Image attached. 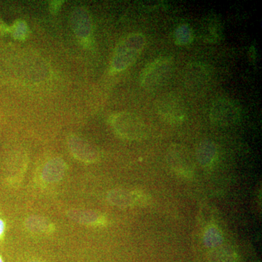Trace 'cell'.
I'll use <instances>...</instances> for the list:
<instances>
[{
  "mask_svg": "<svg viewBox=\"0 0 262 262\" xmlns=\"http://www.w3.org/2000/svg\"><path fill=\"white\" fill-rule=\"evenodd\" d=\"M146 45V38L141 33H133L117 45L113 60L114 72H122L130 67L140 56Z\"/></svg>",
  "mask_w": 262,
  "mask_h": 262,
  "instance_id": "6da1fadb",
  "label": "cell"
},
{
  "mask_svg": "<svg viewBox=\"0 0 262 262\" xmlns=\"http://www.w3.org/2000/svg\"><path fill=\"white\" fill-rule=\"evenodd\" d=\"M111 124L114 130L125 139L137 140L145 135L144 122L132 113H120L113 115Z\"/></svg>",
  "mask_w": 262,
  "mask_h": 262,
  "instance_id": "277c9868",
  "label": "cell"
},
{
  "mask_svg": "<svg viewBox=\"0 0 262 262\" xmlns=\"http://www.w3.org/2000/svg\"><path fill=\"white\" fill-rule=\"evenodd\" d=\"M72 29L77 37L88 39L93 31L92 20L89 11L84 8H75L70 17Z\"/></svg>",
  "mask_w": 262,
  "mask_h": 262,
  "instance_id": "ba28073f",
  "label": "cell"
},
{
  "mask_svg": "<svg viewBox=\"0 0 262 262\" xmlns=\"http://www.w3.org/2000/svg\"><path fill=\"white\" fill-rule=\"evenodd\" d=\"M29 34V27L25 21L20 20V21L17 22L13 27V35L16 39L24 40L28 37Z\"/></svg>",
  "mask_w": 262,
  "mask_h": 262,
  "instance_id": "ac0fdd59",
  "label": "cell"
},
{
  "mask_svg": "<svg viewBox=\"0 0 262 262\" xmlns=\"http://www.w3.org/2000/svg\"><path fill=\"white\" fill-rule=\"evenodd\" d=\"M216 147L213 142L205 141L201 142L196 150V158L202 166H209L216 157Z\"/></svg>",
  "mask_w": 262,
  "mask_h": 262,
  "instance_id": "8fae6325",
  "label": "cell"
},
{
  "mask_svg": "<svg viewBox=\"0 0 262 262\" xmlns=\"http://www.w3.org/2000/svg\"><path fill=\"white\" fill-rule=\"evenodd\" d=\"M108 201L114 206L120 208H127L134 206L139 199L136 192H130L126 189H113L108 192Z\"/></svg>",
  "mask_w": 262,
  "mask_h": 262,
  "instance_id": "30bf717a",
  "label": "cell"
},
{
  "mask_svg": "<svg viewBox=\"0 0 262 262\" xmlns=\"http://www.w3.org/2000/svg\"><path fill=\"white\" fill-rule=\"evenodd\" d=\"M63 1H53L50 4V10L52 13H58L59 10L61 9V5H63Z\"/></svg>",
  "mask_w": 262,
  "mask_h": 262,
  "instance_id": "d6986e66",
  "label": "cell"
},
{
  "mask_svg": "<svg viewBox=\"0 0 262 262\" xmlns=\"http://www.w3.org/2000/svg\"><path fill=\"white\" fill-rule=\"evenodd\" d=\"M175 37L179 45H187L192 40V32L188 26H181L177 29Z\"/></svg>",
  "mask_w": 262,
  "mask_h": 262,
  "instance_id": "e0dca14e",
  "label": "cell"
},
{
  "mask_svg": "<svg viewBox=\"0 0 262 262\" xmlns=\"http://www.w3.org/2000/svg\"><path fill=\"white\" fill-rule=\"evenodd\" d=\"M208 258L209 262H237V255L234 250L224 245L211 249Z\"/></svg>",
  "mask_w": 262,
  "mask_h": 262,
  "instance_id": "4fadbf2b",
  "label": "cell"
},
{
  "mask_svg": "<svg viewBox=\"0 0 262 262\" xmlns=\"http://www.w3.org/2000/svg\"><path fill=\"white\" fill-rule=\"evenodd\" d=\"M4 222H3V220H0V235H1V234L3 233V231H4Z\"/></svg>",
  "mask_w": 262,
  "mask_h": 262,
  "instance_id": "ffe728a7",
  "label": "cell"
},
{
  "mask_svg": "<svg viewBox=\"0 0 262 262\" xmlns=\"http://www.w3.org/2000/svg\"><path fill=\"white\" fill-rule=\"evenodd\" d=\"M67 215L71 220L84 225H96L101 222V215L91 210H70Z\"/></svg>",
  "mask_w": 262,
  "mask_h": 262,
  "instance_id": "7c38bea8",
  "label": "cell"
},
{
  "mask_svg": "<svg viewBox=\"0 0 262 262\" xmlns=\"http://www.w3.org/2000/svg\"><path fill=\"white\" fill-rule=\"evenodd\" d=\"M67 145L72 155L84 163H95L99 159L98 149L91 143L80 136L71 135L67 139Z\"/></svg>",
  "mask_w": 262,
  "mask_h": 262,
  "instance_id": "52a82bcc",
  "label": "cell"
},
{
  "mask_svg": "<svg viewBox=\"0 0 262 262\" xmlns=\"http://www.w3.org/2000/svg\"><path fill=\"white\" fill-rule=\"evenodd\" d=\"M27 228L34 233L42 234L48 232L51 228V224L47 219L39 215L29 217L25 222Z\"/></svg>",
  "mask_w": 262,
  "mask_h": 262,
  "instance_id": "5bb4252c",
  "label": "cell"
},
{
  "mask_svg": "<svg viewBox=\"0 0 262 262\" xmlns=\"http://www.w3.org/2000/svg\"><path fill=\"white\" fill-rule=\"evenodd\" d=\"M203 241L206 247L213 249L222 246L223 237L220 229L214 226H211L206 229L203 237Z\"/></svg>",
  "mask_w": 262,
  "mask_h": 262,
  "instance_id": "2e32d148",
  "label": "cell"
},
{
  "mask_svg": "<svg viewBox=\"0 0 262 262\" xmlns=\"http://www.w3.org/2000/svg\"><path fill=\"white\" fill-rule=\"evenodd\" d=\"M167 159L174 171L189 177L193 173V163L190 155L182 146L174 144L168 151Z\"/></svg>",
  "mask_w": 262,
  "mask_h": 262,
  "instance_id": "8992f818",
  "label": "cell"
},
{
  "mask_svg": "<svg viewBox=\"0 0 262 262\" xmlns=\"http://www.w3.org/2000/svg\"><path fill=\"white\" fill-rule=\"evenodd\" d=\"M202 32L205 39L208 42L218 41L221 34L220 24L215 19L208 18L203 24Z\"/></svg>",
  "mask_w": 262,
  "mask_h": 262,
  "instance_id": "9a60e30c",
  "label": "cell"
},
{
  "mask_svg": "<svg viewBox=\"0 0 262 262\" xmlns=\"http://www.w3.org/2000/svg\"><path fill=\"white\" fill-rule=\"evenodd\" d=\"M0 262H3V259H2V258H1V257H0Z\"/></svg>",
  "mask_w": 262,
  "mask_h": 262,
  "instance_id": "44dd1931",
  "label": "cell"
},
{
  "mask_svg": "<svg viewBox=\"0 0 262 262\" xmlns=\"http://www.w3.org/2000/svg\"><path fill=\"white\" fill-rule=\"evenodd\" d=\"M241 111L237 103L229 98H219L212 104L210 119L218 126H228L241 118Z\"/></svg>",
  "mask_w": 262,
  "mask_h": 262,
  "instance_id": "5b68a950",
  "label": "cell"
},
{
  "mask_svg": "<svg viewBox=\"0 0 262 262\" xmlns=\"http://www.w3.org/2000/svg\"><path fill=\"white\" fill-rule=\"evenodd\" d=\"M173 61L171 57H160L146 66L141 74L140 82L144 89L153 90L166 82L171 75Z\"/></svg>",
  "mask_w": 262,
  "mask_h": 262,
  "instance_id": "7a4b0ae2",
  "label": "cell"
},
{
  "mask_svg": "<svg viewBox=\"0 0 262 262\" xmlns=\"http://www.w3.org/2000/svg\"><path fill=\"white\" fill-rule=\"evenodd\" d=\"M156 110L163 120L172 125L182 124L187 117L185 103L182 98L173 94L160 96L157 101Z\"/></svg>",
  "mask_w": 262,
  "mask_h": 262,
  "instance_id": "3957f363",
  "label": "cell"
},
{
  "mask_svg": "<svg viewBox=\"0 0 262 262\" xmlns=\"http://www.w3.org/2000/svg\"><path fill=\"white\" fill-rule=\"evenodd\" d=\"M67 164L59 158H52L45 164L42 170V178L47 183L59 182L65 175Z\"/></svg>",
  "mask_w": 262,
  "mask_h": 262,
  "instance_id": "9c48e42d",
  "label": "cell"
}]
</instances>
